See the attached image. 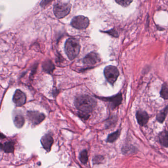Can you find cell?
<instances>
[{
	"mask_svg": "<svg viewBox=\"0 0 168 168\" xmlns=\"http://www.w3.org/2000/svg\"><path fill=\"white\" fill-rule=\"evenodd\" d=\"M74 105L79 111V117L86 120L89 118L90 113L92 112L96 106L97 102L90 96L81 95L75 98Z\"/></svg>",
	"mask_w": 168,
	"mask_h": 168,
	"instance_id": "1",
	"label": "cell"
},
{
	"mask_svg": "<svg viewBox=\"0 0 168 168\" xmlns=\"http://www.w3.org/2000/svg\"><path fill=\"white\" fill-rule=\"evenodd\" d=\"M80 43L74 38H70L65 42V52L70 60H73L77 57L80 52Z\"/></svg>",
	"mask_w": 168,
	"mask_h": 168,
	"instance_id": "2",
	"label": "cell"
},
{
	"mask_svg": "<svg viewBox=\"0 0 168 168\" xmlns=\"http://www.w3.org/2000/svg\"><path fill=\"white\" fill-rule=\"evenodd\" d=\"M71 6L67 2H58L54 5L53 12L58 18H62L67 16L71 11Z\"/></svg>",
	"mask_w": 168,
	"mask_h": 168,
	"instance_id": "3",
	"label": "cell"
},
{
	"mask_svg": "<svg viewBox=\"0 0 168 168\" xmlns=\"http://www.w3.org/2000/svg\"><path fill=\"white\" fill-rule=\"evenodd\" d=\"M104 75L109 84L113 85L119 75L118 70L117 67L113 66H108L104 69Z\"/></svg>",
	"mask_w": 168,
	"mask_h": 168,
	"instance_id": "4",
	"label": "cell"
},
{
	"mask_svg": "<svg viewBox=\"0 0 168 168\" xmlns=\"http://www.w3.org/2000/svg\"><path fill=\"white\" fill-rule=\"evenodd\" d=\"M71 25L78 29H85L89 25V20L86 17L79 15L73 18L71 21Z\"/></svg>",
	"mask_w": 168,
	"mask_h": 168,
	"instance_id": "5",
	"label": "cell"
},
{
	"mask_svg": "<svg viewBox=\"0 0 168 168\" xmlns=\"http://www.w3.org/2000/svg\"><path fill=\"white\" fill-rule=\"evenodd\" d=\"M27 115L31 123L34 125L40 124L46 118L44 113L36 111H28L27 112Z\"/></svg>",
	"mask_w": 168,
	"mask_h": 168,
	"instance_id": "6",
	"label": "cell"
},
{
	"mask_svg": "<svg viewBox=\"0 0 168 168\" xmlns=\"http://www.w3.org/2000/svg\"><path fill=\"white\" fill-rule=\"evenodd\" d=\"M12 101L17 107L23 106L26 103V95L20 90H17L13 95Z\"/></svg>",
	"mask_w": 168,
	"mask_h": 168,
	"instance_id": "7",
	"label": "cell"
},
{
	"mask_svg": "<svg viewBox=\"0 0 168 168\" xmlns=\"http://www.w3.org/2000/svg\"><path fill=\"white\" fill-rule=\"evenodd\" d=\"M101 59L99 54L95 52H92L87 54L83 59V62L87 65H93L100 62Z\"/></svg>",
	"mask_w": 168,
	"mask_h": 168,
	"instance_id": "8",
	"label": "cell"
},
{
	"mask_svg": "<svg viewBox=\"0 0 168 168\" xmlns=\"http://www.w3.org/2000/svg\"><path fill=\"white\" fill-rule=\"evenodd\" d=\"M54 140L50 134H47L41 137V146L46 151H50Z\"/></svg>",
	"mask_w": 168,
	"mask_h": 168,
	"instance_id": "9",
	"label": "cell"
},
{
	"mask_svg": "<svg viewBox=\"0 0 168 168\" xmlns=\"http://www.w3.org/2000/svg\"><path fill=\"white\" fill-rule=\"evenodd\" d=\"M100 98L103 101L109 103L112 108H114L116 107H118L121 103L122 101V94L121 93L111 97Z\"/></svg>",
	"mask_w": 168,
	"mask_h": 168,
	"instance_id": "10",
	"label": "cell"
},
{
	"mask_svg": "<svg viewBox=\"0 0 168 168\" xmlns=\"http://www.w3.org/2000/svg\"><path fill=\"white\" fill-rule=\"evenodd\" d=\"M136 118L137 122L141 126H144L148 122V114L144 111H137L136 114Z\"/></svg>",
	"mask_w": 168,
	"mask_h": 168,
	"instance_id": "11",
	"label": "cell"
},
{
	"mask_svg": "<svg viewBox=\"0 0 168 168\" xmlns=\"http://www.w3.org/2000/svg\"><path fill=\"white\" fill-rule=\"evenodd\" d=\"M1 148L7 153H13L14 151V142L12 141H8L4 143V145L1 143Z\"/></svg>",
	"mask_w": 168,
	"mask_h": 168,
	"instance_id": "12",
	"label": "cell"
},
{
	"mask_svg": "<svg viewBox=\"0 0 168 168\" xmlns=\"http://www.w3.org/2000/svg\"><path fill=\"white\" fill-rule=\"evenodd\" d=\"M15 126L18 128H21L25 123V119L22 114H18L15 115L13 119Z\"/></svg>",
	"mask_w": 168,
	"mask_h": 168,
	"instance_id": "13",
	"label": "cell"
},
{
	"mask_svg": "<svg viewBox=\"0 0 168 168\" xmlns=\"http://www.w3.org/2000/svg\"><path fill=\"white\" fill-rule=\"evenodd\" d=\"M159 142L161 145L165 147H168V132L166 131H164L161 132L159 136Z\"/></svg>",
	"mask_w": 168,
	"mask_h": 168,
	"instance_id": "14",
	"label": "cell"
},
{
	"mask_svg": "<svg viewBox=\"0 0 168 168\" xmlns=\"http://www.w3.org/2000/svg\"><path fill=\"white\" fill-rule=\"evenodd\" d=\"M42 68L45 72L47 73H50L54 69V66L51 61L47 60L43 63Z\"/></svg>",
	"mask_w": 168,
	"mask_h": 168,
	"instance_id": "15",
	"label": "cell"
},
{
	"mask_svg": "<svg viewBox=\"0 0 168 168\" xmlns=\"http://www.w3.org/2000/svg\"><path fill=\"white\" fill-rule=\"evenodd\" d=\"M79 159L80 162L84 164H86L88 161V152L86 149L81 151L79 155Z\"/></svg>",
	"mask_w": 168,
	"mask_h": 168,
	"instance_id": "16",
	"label": "cell"
},
{
	"mask_svg": "<svg viewBox=\"0 0 168 168\" xmlns=\"http://www.w3.org/2000/svg\"><path fill=\"white\" fill-rule=\"evenodd\" d=\"M168 112V106H167L166 108H165L163 110L161 111V112L158 114L157 116V120L159 122L162 123V122L164 121L165 119V118H166Z\"/></svg>",
	"mask_w": 168,
	"mask_h": 168,
	"instance_id": "17",
	"label": "cell"
},
{
	"mask_svg": "<svg viewBox=\"0 0 168 168\" xmlns=\"http://www.w3.org/2000/svg\"><path fill=\"white\" fill-rule=\"evenodd\" d=\"M119 135H120V132L119 130L117 131L114 133L109 134L107 139V142H111V143L114 142L118 139Z\"/></svg>",
	"mask_w": 168,
	"mask_h": 168,
	"instance_id": "18",
	"label": "cell"
},
{
	"mask_svg": "<svg viewBox=\"0 0 168 168\" xmlns=\"http://www.w3.org/2000/svg\"><path fill=\"white\" fill-rule=\"evenodd\" d=\"M160 96L163 99H168V86L166 84H164L160 91Z\"/></svg>",
	"mask_w": 168,
	"mask_h": 168,
	"instance_id": "19",
	"label": "cell"
},
{
	"mask_svg": "<svg viewBox=\"0 0 168 168\" xmlns=\"http://www.w3.org/2000/svg\"><path fill=\"white\" fill-rule=\"evenodd\" d=\"M115 2H117L118 4L123 7H127L130 5L131 2H133V1H131V0H117V1H115Z\"/></svg>",
	"mask_w": 168,
	"mask_h": 168,
	"instance_id": "20",
	"label": "cell"
},
{
	"mask_svg": "<svg viewBox=\"0 0 168 168\" xmlns=\"http://www.w3.org/2000/svg\"><path fill=\"white\" fill-rule=\"evenodd\" d=\"M104 160V157L101 155H97L94 157L93 159V163L94 164H98L101 163Z\"/></svg>",
	"mask_w": 168,
	"mask_h": 168,
	"instance_id": "21",
	"label": "cell"
},
{
	"mask_svg": "<svg viewBox=\"0 0 168 168\" xmlns=\"http://www.w3.org/2000/svg\"><path fill=\"white\" fill-rule=\"evenodd\" d=\"M105 33H108V34L111 35L113 36H115V37H118V36L117 31L114 29H112L111 30L108 31H105Z\"/></svg>",
	"mask_w": 168,
	"mask_h": 168,
	"instance_id": "22",
	"label": "cell"
},
{
	"mask_svg": "<svg viewBox=\"0 0 168 168\" xmlns=\"http://www.w3.org/2000/svg\"><path fill=\"white\" fill-rule=\"evenodd\" d=\"M4 138H6V136L4 135V134H2V133L1 134V139H4Z\"/></svg>",
	"mask_w": 168,
	"mask_h": 168,
	"instance_id": "23",
	"label": "cell"
}]
</instances>
